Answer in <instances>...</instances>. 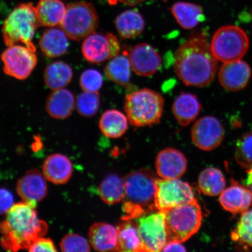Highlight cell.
<instances>
[{"mask_svg":"<svg viewBox=\"0 0 252 252\" xmlns=\"http://www.w3.org/2000/svg\"><path fill=\"white\" fill-rule=\"evenodd\" d=\"M218 61L211 46L202 37H194L182 44L175 52L176 75L187 86L204 87L216 76Z\"/></svg>","mask_w":252,"mask_h":252,"instance_id":"cell-1","label":"cell"},{"mask_svg":"<svg viewBox=\"0 0 252 252\" xmlns=\"http://www.w3.org/2000/svg\"><path fill=\"white\" fill-rule=\"evenodd\" d=\"M47 231L48 225L39 219L36 205L23 201L14 204L6 213L5 220L0 223V242L6 251L28 250Z\"/></svg>","mask_w":252,"mask_h":252,"instance_id":"cell-2","label":"cell"},{"mask_svg":"<svg viewBox=\"0 0 252 252\" xmlns=\"http://www.w3.org/2000/svg\"><path fill=\"white\" fill-rule=\"evenodd\" d=\"M157 179L156 173L148 169L138 170L126 176L125 219H137L149 211L157 209L154 203Z\"/></svg>","mask_w":252,"mask_h":252,"instance_id":"cell-3","label":"cell"},{"mask_svg":"<svg viewBox=\"0 0 252 252\" xmlns=\"http://www.w3.org/2000/svg\"><path fill=\"white\" fill-rule=\"evenodd\" d=\"M164 102V98L159 93L143 88L126 94L124 110L132 126L146 127L159 124Z\"/></svg>","mask_w":252,"mask_h":252,"instance_id":"cell-4","label":"cell"},{"mask_svg":"<svg viewBox=\"0 0 252 252\" xmlns=\"http://www.w3.org/2000/svg\"><path fill=\"white\" fill-rule=\"evenodd\" d=\"M39 25L35 7L32 3L18 5L3 24L2 37L5 45L9 47L22 43L36 52L32 39Z\"/></svg>","mask_w":252,"mask_h":252,"instance_id":"cell-5","label":"cell"},{"mask_svg":"<svg viewBox=\"0 0 252 252\" xmlns=\"http://www.w3.org/2000/svg\"><path fill=\"white\" fill-rule=\"evenodd\" d=\"M163 212L168 242L187 241L196 234L201 225L202 212L197 199Z\"/></svg>","mask_w":252,"mask_h":252,"instance_id":"cell-6","label":"cell"},{"mask_svg":"<svg viewBox=\"0 0 252 252\" xmlns=\"http://www.w3.org/2000/svg\"><path fill=\"white\" fill-rule=\"evenodd\" d=\"M99 25V17L90 2L77 1L68 4L60 27L68 38L80 41L95 32Z\"/></svg>","mask_w":252,"mask_h":252,"instance_id":"cell-7","label":"cell"},{"mask_svg":"<svg viewBox=\"0 0 252 252\" xmlns=\"http://www.w3.org/2000/svg\"><path fill=\"white\" fill-rule=\"evenodd\" d=\"M210 46L217 61L228 63L241 61L248 51L250 41L241 28L228 25L216 31Z\"/></svg>","mask_w":252,"mask_h":252,"instance_id":"cell-8","label":"cell"},{"mask_svg":"<svg viewBox=\"0 0 252 252\" xmlns=\"http://www.w3.org/2000/svg\"><path fill=\"white\" fill-rule=\"evenodd\" d=\"M137 223L143 252H160L168 242L165 214L158 209L134 219Z\"/></svg>","mask_w":252,"mask_h":252,"instance_id":"cell-9","label":"cell"},{"mask_svg":"<svg viewBox=\"0 0 252 252\" xmlns=\"http://www.w3.org/2000/svg\"><path fill=\"white\" fill-rule=\"evenodd\" d=\"M196 198L191 186L179 179H158L156 182L155 206L160 211L188 204Z\"/></svg>","mask_w":252,"mask_h":252,"instance_id":"cell-10","label":"cell"},{"mask_svg":"<svg viewBox=\"0 0 252 252\" xmlns=\"http://www.w3.org/2000/svg\"><path fill=\"white\" fill-rule=\"evenodd\" d=\"M1 59L5 74L20 80L29 77L37 63L35 52L19 45L9 46L2 52Z\"/></svg>","mask_w":252,"mask_h":252,"instance_id":"cell-11","label":"cell"},{"mask_svg":"<svg viewBox=\"0 0 252 252\" xmlns=\"http://www.w3.org/2000/svg\"><path fill=\"white\" fill-rule=\"evenodd\" d=\"M81 51L88 62L97 64L119 55L121 46L113 34L94 32L84 39Z\"/></svg>","mask_w":252,"mask_h":252,"instance_id":"cell-12","label":"cell"},{"mask_svg":"<svg viewBox=\"0 0 252 252\" xmlns=\"http://www.w3.org/2000/svg\"><path fill=\"white\" fill-rule=\"evenodd\" d=\"M192 140L198 149L212 151L219 147L224 137V129L213 116H204L194 123L191 131Z\"/></svg>","mask_w":252,"mask_h":252,"instance_id":"cell-13","label":"cell"},{"mask_svg":"<svg viewBox=\"0 0 252 252\" xmlns=\"http://www.w3.org/2000/svg\"><path fill=\"white\" fill-rule=\"evenodd\" d=\"M128 57L132 70L140 76H151L156 73L161 65L162 60L159 53L147 43L134 46Z\"/></svg>","mask_w":252,"mask_h":252,"instance_id":"cell-14","label":"cell"},{"mask_svg":"<svg viewBox=\"0 0 252 252\" xmlns=\"http://www.w3.org/2000/svg\"><path fill=\"white\" fill-rule=\"evenodd\" d=\"M187 166L188 161L184 154L172 148L159 151L156 157V171L162 179H179L187 171Z\"/></svg>","mask_w":252,"mask_h":252,"instance_id":"cell-15","label":"cell"},{"mask_svg":"<svg viewBox=\"0 0 252 252\" xmlns=\"http://www.w3.org/2000/svg\"><path fill=\"white\" fill-rule=\"evenodd\" d=\"M45 176L36 169H31L17 182V193L22 200L36 205L46 196L47 186Z\"/></svg>","mask_w":252,"mask_h":252,"instance_id":"cell-16","label":"cell"},{"mask_svg":"<svg viewBox=\"0 0 252 252\" xmlns=\"http://www.w3.org/2000/svg\"><path fill=\"white\" fill-rule=\"evenodd\" d=\"M251 77L250 65L241 61L223 63L219 72L220 84L225 90L232 92L243 90Z\"/></svg>","mask_w":252,"mask_h":252,"instance_id":"cell-17","label":"cell"},{"mask_svg":"<svg viewBox=\"0 0 252 252\" xmlns=\"http://www.w3.org/2000/svg\"><path fill=\"white\" fill-rule=\"evenodd\" d=\"M220 202L228 212L234 214H242L252 205V194L247 187L232 180L231 186L220 194Z\"/></svg>","mask_w":252,"mask_h":252,"instance_id":"cell-18","label":"cell"},{"mask_svg":"<svg viewBox=\"0 0 252 252\" xmlns=\"http://www.w3.org/2000/svg\"><path fill=\"white\" fill-rule=\"evenodd\" d=\"M43 175L46 179L56 185L67 183L72 174V166L68 158L61 154L50 155L43 162Z\"/></svg>","mask_w":252,"mask_h":252,"instance_id":"cell-19","label":"cell"},{"mask_svg":"<svg viewBox=\"0 0 252 252\" xmlns=\"http://www.w3.org/2000/svg\"><path fill=\"white\" fill-rule=\"evenodd\" d=\"M91 245L98 252L116 251L118 245L117 227L105 222H96L89 231Z\"/></svg>","mask_w":252,"mask_h":252,"instance_id":"cell-20","label":"cell"},{"mask_svg":"<svg viewBox=\"0 0 252 252\" xmlns=\"http://www.w3.org/2000/svg\"><path fill=\"white\" fill-rule=\"evenodd\" d=\"M68 37L61 27H49L43 32L40 37V48L48 58L62 56L68 49Z\"/></svg>","mask_w":252,"mask_h":252,"instance_id":"cell-21","label":"cell"},{"mask_svg":"<svg viewBox=\"0 0 252 252\" xmlns=\"http://www.w3.org/2000/svg\"><path fill=\"white\" fill-rule=\"evenodd\" d=\"M75 107L74 94L65 88L53 90L46 103L47 112L56 119H65L73 112Z\"/></svg>","mask_w":252,"mask_h":252,"instance_id":"cell-22","label":"cell"},{"mask_svg":"<svg viewBox=\"0 0 252 252\" xmlns=\"http://www.w3.org/2000/svg\"><path fill=\"white\" fill-rule=\"evenodd\" d=\"M201 110V105L197 96L188 93L179 94L172 106L173 114L182 127H186L193 122Z\"/></svg>","mask_w":252,"mask_h":252,"instance_id":"cell-23","label":"cell"},{"mask_svg":"<svg viewBox=\"0 0 252 252\" xmlns=\"http://www.w3.org/2000/svg\"><path fill=\"white\" fill-rule=\"evenodd\" d=\"M118 245L116 251L143 252V244L136 222L125 219L117 226Z\"/></svg>","mask_w":252,"mask_h":252,"instance_id":"cell-24","label":"cell"},{"mask_svg":"<svg viewBox=\"0 0 252 252\" xmlns=\"http://www.w3.org/2000/svg\"><path fill=\"white\" fill-rule=\"evenodd\" d=\"M35 9L37 21L41 26L54 27L61 25L66 7L61 0H40Z\"/></svg>","mask_w":252,"mask_h":252,"instance_id":"cell-25","label":"cell"},{"mask_svg":"<svg viewBox=\"0 0 252 252\" xmlns=\"http://www.w3.org/2000/svg\"><path fill=\"white\" fill-rule=\"evenodd\" d=\"M145 25L143 16L135 9L123 12L115 20L116 30L123 39H131L139 36Z\"/></svg>","mask_w":252,"mask_h":252,"instance_id":"cell-26","label":"cell"},{"mask_svg":"<svg viewBox=\"0 0 252 252\" xmlns=\"http://www.w3.org/2000/svg\"><path fill=\"white\" fill-rule=\"evenodd\" d=\"M171 10L177 23L185 30L193 29L204 20L202 7L193 3L177 2Z\"/></svg>","mask_w":252,"mask_h":252,"instance_id":"cell-27","label":"cell"},{"mask_svg":"<svg viewBox=\"0 0 252 252\" xmlns=\"http://www.w3.org/2000/svg\"><path fill=\"white\" fill-rule=\"evenodd\" d=\"M128 119L124 113L116 109L106 110L100 116L99 127L107 137L117 138L124 135L128 127Z\"/></svg>","mask_w":252,"mask_h":252,"instance_id":"cell-28","label":"cell"},{"mask_svg":"<svg viewBox=\"0 0 252 252\" xmlns=\"http://www.w3.org/2000/svg\"><path fill=\"white\" fill-rule=\"evenodd\" d=\"M46 86L53 90L67 86L73 77L70 66L63 62H54L47 66L43 73Z\"/></svg>","mask_w":252,"mask_h":252,"instance_id":"cell-29","label":"cell"},{"mask_svg":"<svg viewBox=\"0 0 252 252\" xmlns=\"http://www.w3.org/2000/svg\"><path fill=\"white\" fill-rule=\"evenodd\" d=\"M98 194L106 204H114L124 201L126 196L125 178L116 174L107 176L99 186Z\"/></svg>","mask_w":252,"mask_h":252,"instance_id":"cell-30","label":"cell"},{"mask_svg":"<svg viewBox=\"0 0 252 252\" xmlns=\"http://www.w3.org/2000/svg\"><path fill=\"white\" fill-rule=\"evenodd\" d=\"M131 67L127 55H119L110 59L104 70L109 80L121 86H127L131 78Z\"/></svg>","mask_w":252,"mask_h":252,"instance_id":"cell-31","label":"cell"},{"mask_svg":"<svg viewBox=\"0 0 252 252\" xmlns=\"http://www.w3.org/2000/svg\"><path fill=\"white\" fill-rule=\"evenodd\" d=\"M198 188L209 196H217L224 190L226 181L223 173L219 169L208 168L200 173L198 179Z\"/></svg>","mask_w":252,"mask_h":252,"instance_id":"cell-32","label":"cell"},{"mask_svg":"<svg viewBox=\"0 0 252 252\" xmlns=\"http://www.w3.org/2000/svg\"><path fill=\"white\" fill-rule=\"evenodd\" d=\"M231 238L239 244L252 248V209L242 214Z\"/></svg>","mask_w":252,"mask_h":252,"instance_id":"cell-33","label":"cell"},{"mask_svg":"<svg viewBox=\"0 0 252 252\" xmlns=\"http://www.w3.org/2000/svg\"><path fill=\"white\" fill-rule=\"evenodd\" d=\"M100 104V95L98 92H86L79 94L75 108L79 114L83 117L91 118L98 111Z\"/></svg>","mask_w":252,"mask_h":252,"instance_id":"cell-34","label":"cell"},{"mask_svg":"<svg viewBox=\"0 0 252 252\" xmlns=\"http://www.w3.org/2000/svg\"><path fill=\"white\" fill-rule=\"evenodd\" d=\"M235 159L238 164L246 169L252 166V132L246 134L237 141Z\"/></svg>","mask_w":252,"mask_h":252,"instance_id":"cell-35","label":"cell"},{"mask_svg":"<svg viewBox=\"0 0 252 252\" xmlns=\"http://www.w3.org/2000/svg\"><path fill=\"white\" fill-rule=\"evenodd\" d=\"M102 74L95 69L84 71L80 78V87L86 92H98L103 86Z\"/></svg>","mask_w":252,"mask_h":252,"instance_id":"cell-36","label":"cell"},{"mask_svg":"<svg viewBox=\"0 0 252 252\" xmlns=\"http://www.w3.org/2000/svg\"><path fill=\"white\" fill-rule=\"evenodd\" d=\"M61 249L65 252H88L91 247L86 239L77 234H68L63 238Z\"/></svg>","mask_w":252,"mask_h":252,"instance_id":"cell-37","label":"cell"},{"mask_svg":"<svg viewBox=\"0 0 252 252\" xmlns=\"http://www.w3.org/2000/svg\"><path fill=\"white\" fill-rule=\"evenodd\" d=\"M29 252H57L54 242L51 239L41 237L31 246Z\"/></svg>","mask_w":252,"mask_h":252,"instance_id":"cell-38","label":"cell"},{"mask_svg":"<svg viewBox=\"0 0 252 252\" xmlns=\"http://www.w3.org/2000/svg\"><path fill=\"white\" fill-rule=\"evenodd\" d=\"M14 198L11 191L0 188V215L7 213L14 204Z\"/></svg>","mask_w":252,"mask_h":252,"instance_id":"cell-39","label":"cell"},{"mask_svg":"<svg viewBox=\"0 0 252 252\" xmlns=\"http://www.w3.org/2000/svg\"><path fill=\"white\" fill-rule=\"evenodd\" d=\"M184 245L182 242L178 241H168L167 242L162 252H186Z\"/></svg>","mask_w":252,"mask_h":252,"instance_id":"cell-40","label":"cell"},{"mask_svg":"<svg viewBox=\"0 0 252 252\" xmlns=\"http://www.w3.org/2000/svg\"><path fill=\"white\" fill-rule=\"evenodd\" d=\"M245 185L252 194V166L248 170L247 177V179H246Z\"/></svg>","mask_w":252,"mask_h":252,"instance_id":"cell-41","label":"cell"},{"mask_svg":"<svg viewBox=\"0 0 252 252\" xmlns=\"http://www.w3.org/2000/svg\"><path fill=\"white\" fill-rule=\"evenodd\" d=\"M118 1L125 5L133 7V6L141 4V3L143 2L144 0H118Z\"/></svg>","mask_w":252,"mask_h":252,"instance_id":"cell-42","label":"cell"}]
</instances>
